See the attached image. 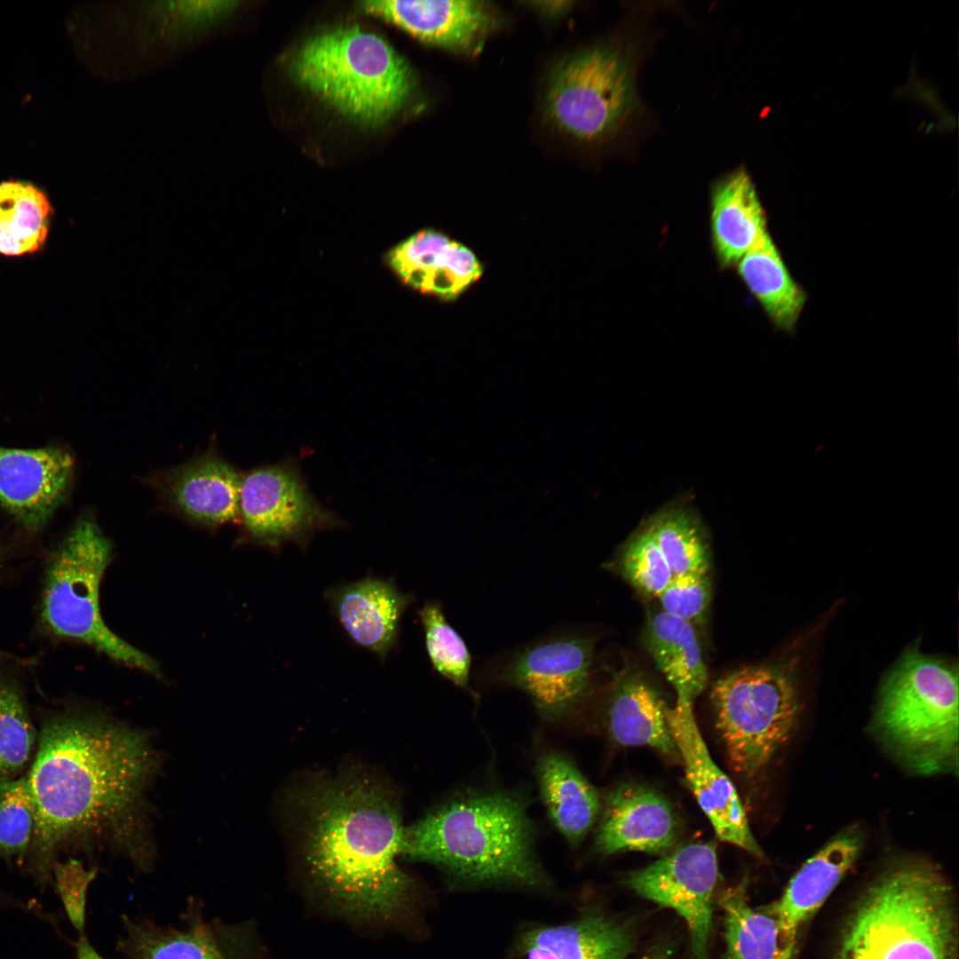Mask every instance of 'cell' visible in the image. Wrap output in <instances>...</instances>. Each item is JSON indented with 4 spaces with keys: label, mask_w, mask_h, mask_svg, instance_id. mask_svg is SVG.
I'll list each match as a JSON object with an SVG mask.
<instances>
[{
    "label": "cell",
    "mask_w": 959,
    "mask_h": 959,
    "mask_svg": "<svg viewBox=\"0 0 959 959\" xmlns=\"http://www.w3.org/2000/svg\"><path fill=\"white\" fill-rule=\"evenodd\" d=\"M716 725L734 773L752 779L789 739L799 702L790 674L774 666H748L713 686Z\"/></svg>",
    "instance_id": "9"
},
{
    "label": "cell",
    "mask_w": 959,
    "mask_h": 959,
    "mask_svg": "<svg viewBox=\"0 0 959 959\" xmlns=\"http://www.w3.org/2000/svg\"><path fill=\"white\" fill-rule=\"evenodd\" d=\"M876 723L913 772L935 774L956 768L957 671L916 650L905 654L884 683Z\"/></svg>",
    "instance_id": "7"
},
{
    "label": "cell",
    "mask_w": 959,
    "mask_h": 959,
    "mask_svg": "<svg viewBox=\"0 0 959 959\" xmlns=\"http://www.w3.org/2000/svg\"><path fill=\"white\" fill-rule=\"evenodd\" d=\"M332 598L349 636L382 657L394 644L400 616L412 601L410 595L400 592L392 583L376 578L346 585L336 590Z\"/></svg>",
    "instance_id": "23"
},
{
    "label": "cell",
    "mask_w": 959,
    "mask_h": 959,
    "mask_svg": "<svg viewBox=\"0 0 959 959\" xmlns=\"http://www.w3.org/2000/svg\"><path fill=\"white\" fill-rule=\"evenodd\" d=\"M37 740L20 689L0 676V781L20 776L34 757Z\"/></svg>",
    "instance_id": "30"
},
{
    "label": "cell",
    "mask_w": 959,
    "mask_h": 959,
    "mask_svg": "<svg viewBox=\"0 0 959 959\" xmlns=\"http://www.w3.org/2000/svg\"><path fill=\"white\" fill-rule=\"evenodd\" d=\"M239 517L254 540L272 546L302 542L316 530L340 524L313 496L290 460L241 475Z\"/></svg>",
    "instance_id": "12"
},
{
    "label": "cell",
    "mask_w": 959,
    "mask_h": 959,
    "mask_svg": "<svg viewBox=\"0 0 959 959\" xmlns=\"http://www.w3.org/2000/svg\"><path fill=\"white\" fill-rule=\"evenodd\" d=\"M74 465L60 448L0 447V504L28 530H38L64 498Z\"/></svg>",
    "instance_id": "16"
},
{
    "label": "cell",
    "mask_w": 959,
    "mask_h": 959,
    "mask_svg": "<svg viewBox=\"0 0 959 959\" xmlns=\"http://www.w3.org/2000/svg\"><path fill=\"white\" fill-rule=\"evenodd\" d=\"M1 901H8V898L0 892V902Z\"/></svg>",
    "instance_id": "41"
},
{
    "label": "cell",
    "mask_w": 959,
    "mask_h": 959,
    "mask_svg": "<svg viewBox=\"0 0 959 959\" xmlns=\"http://www.w3.org/2000/svg\"><path fill=\"white\" fill-rule=\"evenodd\" d=\"M36 810L27 776L0 781V859L22 861L28 856Z\"/></svg>",
    "instance_id": "33"
},
{
    "label": "cell",
    "mask_w": 959,
    "mask_h": 959,
    "mask_svg": "<svg viewBox=\"0 0 959 959\" xmlns=\"http://www.w3.org/2000/svg\"><path fill=\"white\" fill-rule=\"evenodd\" d=\"M525 803L503 791H468L405 828L402 855L472 884L545 888Z\"/></svg>",
    "instance_id": "3"
},
{
    "label": "cell",
    "mask_w": 959,
    "mask_h": 959,
    "mask_svg": "<svg viewBox=\"0 0 959 959\" xmlns=\"http://www.w3.org/2000/svg\"><path fill=\"white\" fill-rule=\"evenodd\" d=\"M148 482L166 504L194 522L217 527L240 519L241 475L213 451L157 472Z\"/></svg>",
    "instance_id": "18"
},
{
    "label": "cell",
    "mask_w": 959,
    "mask_h": 959,
    "mask_svg": "<svg viewBox=\"0 0 959 959\" xmlns=\"http://www.w3.org/2000/svg\"><path fill=\"white\" fill-rule=\"evenodd\" d=\"M293 81L348 119L368 127L390 121L416 87L405 59L357 25L307 38L288 62Z\"/></svg>",
    "instance_id": "6"
},
{
    "label": "cell",
    "mask_w": 959,
    "mask_h": 959,
    "mask_svg": "<svg viewBox=\"0 0 959 959\" xmlns=\"http://www.w3.org/2000/svg\"><path fill=\"white\" fill-rule=\"evenodd\" d=\"M96 874L95 868L85 869L82 861L72 858L57 860L52 867L57 892L71 923L80 932L84 927L87 889Z\"/></svg>",
    "instance_id": "36"
},
{
    "label": "cell",
    "mask_w": 959,
    "mask_h": 959,
    "mask_svg": "<svg viewBox=\"0 0 959 959\" xmlns=\"http://www.w3.org/2000/svg\"><path fill=\"white\" fill-rule=\"evenodd\" d=\"M361 8L424 43L464 54L479 52L498 23L482 1L381 0L362 2Z\"/></svg>",
    "instance_id": "15"
},
{
    "label": "cell",
    "mask_w": 959,
    "mask_h": 959,
    "mask_svg": "<svg viewBox=\"0 0 959 959\" xmlns=\"http://www.w3.org/2000/svg\"><path fill=\"white\" fill-rule=\"evenodd\" d=\"M593 641L562 634L514 653L495 673L498 683L524 691L550 721L572 716L591 686Z\"/></svg>",
    "instance_id": "11"
},
{
    "label": "cell",
    "mask_w": 959,
    "mask_h": 959,
    "mask_svg": "<svg viewBox=\"0 0 959 959\" xmlns=\"http://www.w3.org/2000/svg\"><path fill=\"white\" fill-rule=\"evenodd\" d=\"M621 568L634 587L654 598H658L673 577L650 527L628 543L622 553Z\"/></svg>",
    "instance_id": "34"
},
{
    "label": "cell",
    "mask_w": 959,
    "mask_h": 959,
    "mask_svg": "<svg viewBox=\"0 0 959 959\" xmlns=\"http://www.w3.org/2000/svg\"><path fill=\"white\" fill-rule=\"evenodd\" d=\"M0 655H5V656H12V655H10V654H5V653H3V652H1V651H0Z\"/></svg>",
    "instance_id": "42"
},
{
    "label": "cell",
    "mask_w": 959,
    "mask_h": 959,
    "mask_svg": "<svg viewBox=\"0 0 959 959\" xmlns=\"http://www.w3.org/2000/svg\"><path fill=\"white\" fill-rule=\"evenodd\" d=\"M862 848L859 830L850 829L829 841L807 860L783 894L765 909L776 920L785 944L795 951L797 933L857 860Z\"/></svg>",
    "instance_id": "19"
},
{
    "label": "cell",
    "mask_w": 959,
    "mask_h": 959,
    "mask_svg": "<svg viewBox=\"0 0 959 959\" xmlns=\"http://www.w3.org/2000/svg\"><path fill=\"white\" fill-rule=\"evenodd\" d=\"M571 2H538L532 4L535 8L546 14H559L562 13L570 6Z\"/></svg>",
    "instance_id": "38"
},
{
    "label": "cell",
    "mask_w": 959,
    "mask_h": 959,
    "mask_svg": "<svg viewBox=\"0 0 959 959\" xmlns=\"http://www.w3.org/2000/svg\"><path fill=\"white\" fill-rule=\"evenodd\" d=\"M111 559V543L96 521H77L49 560L41 603L43 624L57 637L84 643L114 661L160 677L153 658L103 621L99 586Z\"/></svg>",
    "instance_id": "8"
},
{
    "label": "cell",
    "mask_w": 959,
    "mask_h": 959,
    "mask_svg": "<svg viewBox=\"0 0 959 959\" xmlns=\"http://www.w3.org/2000/svg\"><path fill=\"white\" fill-rule=\"evenodd\" d=\"M44 194L22 181L0 183V253L22 256L39 250L50 223Z\"/></svg>",
    "instance_id": "29"
},
{
    "label": "cell",
    "mask_w": 959,
    "mask_h": 959,
    "mask_svg": "<svg viewBox=\"0 0 959 959\" xmlns=\"http://www.w3.org/2000/svg\"><path fill=\"white\" fill-rule=\"evenodd\" d=\"M646 641L657 668L672 685L677 697L693 701L708 680L693 625L661 611L649 618Z\"/></svg>",
    "instance_id": "27"
},
{
    "label": "cell",
    "mask_w": 959,
    "mask_h": 959,
    "mask_svg": "<svg viewBox=\"0 0 959 959\" xmlns=\"http://www.w3.org/2000/svg\"><path fill=\"white\" fill-rule=\"evenodd\" d=\"M390 258L407 283L447 300L456 299L482 273L471 249L433 229L413 234Z\"/></svg>",
    "instance_id": "20"
},
{
    "label": "cell",
    "mask_w": 959,
    "mask_h": 959,
    "mask_svg": "<svg viewBox=\"0 0 959 959\" xmlns=\"http://www.w3.org/2000/svg\"><path fill=\"white\" fill-rule=\"evenodd\" d=\"M649 527L673 577L709 573V546L689 511L682 509L664 511Z\"/></svg>",
    "instance_id": "31"
},
{
    "label": "cell",
    "mask_w": 959,
    "mask_h": 959,
    "mask_svg": "<svg viewBox=\"0 0 959 959\" xmlns=\"http://www.w3.org/2000/svg\"><path fill=\"white\" fill-rule=\"evenodd\" d=\"M301 852L313 876L347 905L392 914L412 887L400 868L405 826L383 783L349 774L318 781L297 800Z\"/></svg>",
    "instance_id": "2"
},
{
    "label": "cell",
    "mask_w": 959,
    "mask_h": 959,
    "mask_svg": "<svg viewBox=\"0 0 959 959\" xmlns=\"http://www.w3.org/2000/svg\"><path fill=\"white\" fill-rule=\"evenodd\" d=\"M535 775L553 824L571 846L578 845L601 809L598 791L567 756L556 750L538 756Z\"/></svg>",
    "instance_id": "24"
},
{
    "label": "cell",
    "mask_w": 959,
    "mask_h": 959,
    "mask_svg": "<svg viewBox=\"0 0 959 959\" xmlns=\"http://www.w3.org/2000/svg\"><path fill=\"white\" fill-rule=\"evenodd\" d=\"M179 959H227L217 942L198 947Z\"/></svg>",
    "instance_id": "37"
},
{
    "label": "cell",
    "mask_w": 959,
    "mask_h": 959,
    "mask_svg": "<svg viewBox=\"0 0 959 959\" xmlns=\"http://www.w3.org/2000/svg\"><path fill=\"white\" fill-rule=\"evenodd\" d=\"M155 759L139 733L98 712L65 708L47 713L27 780L36 810L28 869L52 882L60 852L101 835L128 833Z\"/></svg>",
    "instance_id": "1"
},
{
    "label": "cell",
    "mask_w": 959,
    "mask_h": 959,
    "mask_svg": "<svg viewBox=\"0 0 959 959\" xmlns=\"http://www.w3.org/2000/svg\"><path fill=\"white\" fill-rule=\"evenodd\" d=\"M242 1H114L91 7L86 27L92 70L114 83L137 81L226 40Z\"/></svg>",
    "instance_id": "4"
},
{
    "label": "cell",
    "mask_w": 959,
    "mask_h": 959,
    "mask_svg": "<svg viewBox=\"0 0 959 959\" xmlns=\"http://www.w3.org/2000/svg\"><path fill=\"white\" fill-rule=\"evenodd\" d=\"M678 835L674 812L662 796L645 786L624 784L605 800L595 847L605 855L626 851L661 854L673 846Z\"/></svg>",
    "instance_id": "17"
},
{
    "label": "cell",
    "mask_w": 959,
    "mask_h": 959,
    "mask_svg": "<svg viewBox=\"0 0 959 959\" xmlns=\"http://www.w3.org/2000/svg\"><path fill=\"white\" fill-rule=\"evenodd\" d=\"M670 951L665 946H658L653 948L641 959H669Z\"/></svg>",
    "instance_id": "40"
},
{
    "label": "cell",
    "mask_w": 959,
    "mask_h": 959,
    "mask_svg": "<svg viewBox=\"0 0 959 959\" xmlns=\"http://www.w3.org/2000/svg\"><path fill=\"white\" fill-rule=\"evenodd\" d=\"M418 614L432 667L454 685L469 690L471 654L463 638L447 622L440 604L427 602Z\"/></svg>",
    "instance_id": "32"
},
{
    "label": "cell",
    "mask_w": 959,
    "mask_h": 959,
    "mask_svg": "<svg viewBox=\"0 0 959 959\" xmlns=\"http://www.w3.org/2000/svg\"><path fill=\"white\" fill-rule=\"evenodd\" d=\"M748 879L725 890L719 898L724 912L726 949L724 959H792L775 918L765 909L750 907Z\"/></svg>",
    "instance_id": "28"
},
{
    "label": "cell",
    "mask_w": 959,
    "mask_h": 959,
    "mask_svg": "<svg viewBox=\"0 0 959 959\" xmlns=\"http://www.w3.org/2000/svg\"><path fill=\"white\" fill-rule=\"evenodd\" d=\"M952 888L937 868L900 862L867 890L835 959H956Z\"/></svg>",
    "instance_id": "5"
},
{
    "label": "cell",
    "mask_w": 959,
    "mask_h": 959,
    "mask_svg": "<svg viewBox=\"0 0 959 959\" xmlns=\"http://www.w3.org/2000/svg\"><path fill=\"white\" fill-rule=\"evenodd\" d=\"M77 959H104L90 945L88 940L82 937L76 945Z\"/></svg>",
    "instance_id": "39"
},
{
    "label": "cell",
    "mask_w": 959,
    "mask_h": 959,
    "mask_svg": "<svg viewBox=\"0 0 959 959\" xmlns=\"http://www.w3.org/2000/svg\"><path fill=\"white\" fill-rule=\"evenodd\" d=\"M736 267L774 327L793 331L807 297L788 271L768 231L740 259Z\"/></svg>",
    "instance_id": "26"
},
{
    "label": "cell",
    "mask_w": 959,
    "mask_h": 959,
    "mask_svg": "<svg viewBox=\"0 0 959 959\" xmlns=\"http://www.w3.org/2000/svg\"><path fill=\"white\" fill-rule=\"evenodd\" d=\"M657 598L662 611L692 625L701 624L705 619L711 598L709 573L672 577Z\"/></svg>",
    "instance_id": "35"
},
{
    "label": "cell",
    "mask_w": 959,
    "mask_h": 959,
    "mask_svg": "<svg viewBox=\"0 0 959 959\" xmlns=\"http://www.w3.org/2000/svg\"><path fill=\"white\" fill-rule=\"evenodd\" d=\"M668 724L681 757L686 778L717 836L761 858L739 795L731 780L711 758L693 712V701L677 697L666 707Z\"/></svg>",
    "instance_id": "14"
},
{
    "label": "cell",
    "mask_w": 959,
    "mask_h": 959,
    "mask_svg": "<svg viewBox=\"0 0 959 959\" xmlns=\"http://www.w3.org/2000/svg\"><path fill=\"white\" fill-rule=\"evenodd\" d=\"M717 877L716 844L694 843L630 872L625 884L638 895L676 911L687 924L694 959H709Z\"/></svg>",
    "instance_id": "13"
},
{
    "label": "cell",
    "mask_w": 959,
    "mask_h": 959,
    "mask_svg": "<svg viewBox=\"0 0 959 959\" xmlns=\"http://www.w3.org/2000/svg\"><path fill=\"white\" fill-rule=\"evenodd\" d=\"M666 706L656 691L638 675L616 678L606 707V727L612 738L626 746H648L678 757Z\"/></svg>",
    "instance_id": "25"
},
{
    "label": "cell",
    "mask_w": 959,
    "mask_h": 959,
    "mask_svg": "<svg viewBox=\"0 0 959 959\" xmlns=\"http://www.w3.org/2000/svg\"><path fill=\"white\" fill-rule=\"evenodd\" d=\"M766 232V217L748 173L738 169L718 178L710 192V233L720 266H736Z\"/></svg>",
    "instance_id": "22"
},
{
    "label": "cell",
    "mask_w": 959,
    "mask_h": 959,
    "mask_svg": "<svg viewBox=\"0 0 959 959\" xmlns=\"http://www.w3.org/2000/svg\"><path fill=\"white\" fill-rule=\"evenodd\" d=\"M635 943L630 925L590 911L569 923L527 930L518 951L524 959H625Z\"/></svg>",
    "instance_id": "21"
},
{
    "label": "cell",
    "mask_w": 959,
    "mask_h": 959,
    "mask_svg": "<svg viewBox=\"0 0 959 959\" xmlns=\"http://www.w3.org/2000/svg\"><path fill=\"white\" fill-rule=\"evenodd\" d=\"M637 101L631 58L618 46L598 44L576 52L554 67L543 109L561 132L592 142L615 133Z\"/></svg>",
    "instance_id": "10"
}]
</instances>
